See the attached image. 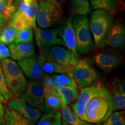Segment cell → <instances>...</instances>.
Masks as SVG:
<instances>
[{"label": "cell", "instance_id": "cell-1", "mask_svg": "<svg viewBox=\"0 0 125 125\" xmlns=\"http://www.w3.org/2000/svg\"><path fill=\"white\" fill-rule=\"evenodd\" d=\"M113 112L112 104L109 90L104 85L89 100L85 106V116L88 122H104Z\"/></svg>", "mask_w": 125, "mask_h": 125}, {"label": "cell", "instance_id": "cell-2", "mask_svg": "<svg viewBox=\"0 0 125 125\" xmlns=\"http://www.w3.org/2000/svg\"><path fill=\"white\" fill-rule=\"evenodd\" d=\"M6 83L13 98L19 96L26 90L27 82L18 64L9 58L0 61Z\"/></svg>", "mask_w": 125, "mask_h": 125}, {"label": "cell", "instance_id": "cell-3", "mask_svg": "<svg viewBox=\"0 0 125 125\" xmlns=\"http://www.w3.org/2000/svg\"><path fill=\"white\" fill-rule=\"evenodd\" d=\"M76 38V51L78 54H89L94 43L89 28V20L85 16H76L72 20Z\"/></svg>", "mask_w": 125, "mask_h": 125}, {"label": "cell", "instance_id": "cell-4", "mask_svg": "<svg viewBox=\"0 0 125 125\" xmlns=\"http://www.w3.org/2000/svg\"><path fill=\"white\" fill-rule=\"evenodd\" d=\"M112 20V13L107 10L96 9L92 12L89 28L96 46H100L110 29Z\"/></svg>", "mask_w": 125, "mask_h": 125}, {"label": "cell", "instance_id": "cell-5", "mask_svg": "<svg viewBox=\"0 0 125 125\" xmlns=\"http://www.w3.org/2000/svg\"><path fill=\"white\" fill-rule=\"evenodd\" d=\"M62 14L60 5L56 0H40L36 21L41 28L52 27L60 19Z\"/></svg>", "mask_w": 125, "mask_h": 125}, {"label": "cell", "instance_id": "cell-6", "mask_svg": "<svg viewBox=\"0 0 125 125\" xmlns=\"http://www.w3.org/2000/svg\"><path fill=\"white\" fill-rule=\"evenodd\" d=\"M71 75L76 85L80 87L93 85L98 78V73L89 61L79 58L73 67Z\"/></svg>", "mask_w": 125, "mask_h": 125}, {"label": "cell", "instance_id": "cell-7", "mask_svg": "<svg viewBox=\"0 0 125 125\" xmlns=\"http://www.w3.org/2000/svg\"><path fill=\"white\" fill-rule=\"evenodd\" d=\"M18 98L30 105L44 112L48 111L44 98L43 86L40 82L32 80L27 82L26 90Z\"/></svg>", "mask_w": 125, "mask_h": 125}, {"label": "cell", "instance_id": "cell-8", "mask_svg": "<svg viewBox=\"0 0 125 125\" xmlns=\"http://www.w3.org/2000/svg\"><path fill=\"white\" fill-rule=\"evenodd\" d=\"M40 53L46 56L58 64L67 68L72 72V69L79 56H76L68 49L59 46L41 48Z\"/></svg>", "mask_w": 125, "mask_h": 125}, {"label": "cell", "instance_id": "cell-9", "mask_svg": "<svg viewBox=\"0 0 125 125\" xmlns=\"http://www.w3.org/2000/svg\"><path fill=\"white\" fill-rule=\"evenodd\" d=\"M101 85L102 84L98 83L89 86L81 87L80 92H79L75 102L71 105L73 111L81 119L87 122L85 114L86 104L89 100L98 91Z\"/></svg>", "mask_w": 125, "mask_h": 125}, {"label": "cell", "instance_id": "cell-10", "mask_svg": "<svg viewBox=\"0 0 125 125\" xmlns=\"http://www.w3.org/2000/svg\"><path fill=\"white\" fill-rule=\"evenodd\" d=\"M93 60L101 70L106 73H110L121 64L122 57L115 52L101 51L94 56Z\"/></svg>", "mask_w": 125, "mask_h": 125}, {"label": "cell", "instance_id": "cell-11", "mask_svg": "<svg viewBox=\"0 0 125 125\" xmlns=\"http://www.w3.org/2000/svg\"><path fill=\"white\" fill-rule=\"evenodd\" d=\"M34 30L36 43L40 49L56 45L64 46V43L59 37L57 29H45L36 26Z\"/></svg>", "mask_w": 125, "mask_h": 125}, {"label": "cell", "instance_id": "cell-12", "mask_svg": "<svg viewBox=\"0 0 125 125\" xmlns=\"http://www.w3.org/2000/svg\"><path fill=\"white\" fill-rule=\"evenodd\" d=\"M8 107L18 112L32 125H35L41 116V111L40 109L30 105L18 98H10L8 100Z\"/></svg>", "mask_w": 125, "mask_h": 125}, {"label": "cell", "instance_id": "cell-13", "mask_svg": "<svg viewBox=\"0 0 125 125\" xmlns=\"http://www.w3.org/2000/svg\"><path fill=\"white\" fill-rule=\"evenodd\" d=\"M109 46L114 49L123 50L125 46V29L121 23L111 26L100 46Z\"/></svg>", "mask_w": 125, "mask_h": 125}, {"label": "cell", "instance_id": "cell-14", "mask_svg": "<svg viewBox=\"0 0 125 125\" xmlns=\"http://www.w3.org/2000/svg\"><path fill=\"white\" fill-rule=\"evenodd\" d=\"M18 64L28 78L41 83L46 74L42 70L37 56L33 55L30 57L18 61Z\"/></svg>", "mask_w": 125, "mask_h": 125}, {"label": "cell", "instance_id": "cell-15", "mask_svg": "<svg viewBox=\"0 0 125 125\" xmlns=\"http://www.w3.org/2000/svg\"><path fill=\"white\" fill-rule=\"evenodd\" d=\"M72 20L73 18L72 17H70L68 20L63 23V24L57 28V30L59 37L64 43V46L72 52L75 55L79 57V54L76 51V38L72 24Z\"/></svg>", "mask_w": 125, "mask_h": 125}, {"label": "cell", "instance_id": "cell-16", "mask_svg": "<svg viewBox=\"0 0 125 125\" xmlns=\"http://www.w3.org/2000/svg\"><path fill=\"white\" fill-rule=\"evenodd\" d=\"M10 57L14 60L20 61L34 55L35 50L31 42H13L9 45Z\"/></svg>", "mask_w": 125, "mask_h": 125}, {"label": "cell", "instance_id": "cell-17", "mask_svg": "<svg viewBox=\"0 0 125 125\" xmlns=\"http://www.w3.org/2000/svg\"><path fill=\"white\" fill-rule=\"evenodd\" d=\"M38 59L43 73L46 74H66L72 76L71 72L65 67L58 64L46 56L39 53Z\"/></svg>", "mask_w": 125, "mask_h": 125}, {"label": "cell", "instance_id": "cell-18", "mask_svg": "<svg viewBox=\"0 0 125 125\" xmlns=\"http://www.w3.org/2000/svg\"><path fill=\"white\" fill-rule=\"evenodd\" d=\"M45 103L48 110L57 111L60 109L62 98L58 91L54 87L42 85Z\"/></svg>", "mask_w": 125, "mask_h": 125}, {"label": "cell", "instance_id": "cell-19", "mask_svg": "<svg viewBox=\"0 0 125 125\" xmlns=\"http://www.w3.org/2000/svg\"><path fill=\"white\" fill-rule=\"evenodd\" d=\"M61 115L62 121L71 125H101L100 123H92L81 119L75 114L70 107L62 101L60 107Z\"/></svg>", "mask_w": 125, "mask_h": 125}, {"label": "cell", "instance_id": "cell-20", "mask_svg": "<svg viewBox=\"0 0 125 125\" xmlns=\"http://www.w3.org/2000/svg\"><path fill=\"white\" fill-rule=\"evenodd\" d=\"M5 125H32L18 112L7 107L4 108Z\"/></svg>", "mask_w": 125, "mask_h": 125}, {"label": "cell", "instance_id": "cell-21", "mask_svg": "<svg viewBox=\"0 0 125 125\" xmlns=\"http://www.w3.org/2000/svg\"><path fill=\"white\" fill-rule=\"evenodd\" d=\"M71 6L73 13L76 16H86L91 12L89 0H71Z\"/></svg>", "mask_w": 125, "mask_h": 125}, {"label": "cell", "instance_id": "cell-22", "mask_svg": "<svg viewBox=\"0 0 125 125\" xmlns=\"http://www.w3.org/2000/svg\"><path fill=\"white\" fill-rule=\"evenodd\" d=\"M57 91L62 98V101L67 105L75 101L79 94L77 88L71 86H62Z\"/></svg>", "mask_w": 125, "mask_h": 125}, {"label": "cell", "instance_id": "cell-23", "mask_svg": "<svg viewBox=\"0 0 125 125\" xmlns=\"http://www.w3.org/2000/svg\"><path fill=\"white\" fill-rule=\"evenodd\" d=\"M109 92L111 97L113 112L115 111L125 110V93L114 89L112 87H111Z\"/></svg>", "mask_w": 125, "mask_h": 125}, {"label": "cell", "instance_id": "cell-24", "mask_svg": "<svg viewBox=\"0 0 125 125\" xmlns=\"http://www.w3.org/2000/svg\"><path fill=\"white\" fill-rule=\"evenodd\" d=\"M90 6L94 9H102L114 13L117 12L115 0H89Z\"/></svg>", "mask_w": 125, "mask_h": 125}, {"label": "cell", "instance_id": "cell-25", "mask_svg": "<svg viewBox=\"0 0 125 125\" xmlns=\"http://www.w3.org/2000/svg\"><path fill=\"white\" fill-rule=\"evenodd\" d=\"M34 32L32 26L17 30L14 42H33Z\"/></svg>", "mask_w": 125, "mask_h": 125}, {"label": "cell", "instance_id": "cell-26", "mask_svg": "<svg viewBox=\"0 0 125 125\" xmlns=\"http://www.w3.org/2000/svg\"><path fill=\"white\" fill-rule=\"evenodd\" d=\"M17 30L12 26L5 27L0 34V42L5 45H9L15 42Z\"/></svg>", "mask_w": 125, "mask_h": 125}, {"label": "cell", "instance_id": "cell-27", "mask_svg": "<svg viewBox=\"0 0 125 125\" xmlns=\"http://www.w3.org/2000/svg\"><path fill=\"white\" fill-rule=\"evenodd\" d=\"M103 125H125V112H112L104 122Z\"/></svg>", "mask_w": 125, "mask_h": 125}, {"label": "cell", "instance_id": "cell-28", "mask_svg": "<svg viewBox=\"0 0 125 125\" xmlns=\"http://www.w3.org/2000/svg\"><path fill=\"white\" fill-rule=\"evenodd\" d=\"M52 77L53 78L56 82L60 85L64 86H71L77 88L75 81L71 76L66 74H52Z\"/></svg>", "mask_w": 125, "mask_h": 125}, {"label": "cell", "instance_id": "cell-29", "mask_svg": "<svg viewBox=\"0 0 125 125\" xmlns=\"http://www.w3.org/2000/svg\"><path fill=\"white\" fill-rule=\"evenodd\" d=\"M0 92L4 96V97L5 98L7 101L9 100L10 98H13V96L9 91L7 83H6L4 73H3L1 62H0Z\"/></svg>", "mask_w": 125, "mask_h": 125}, {"label": "cell", "instance_id": "cell-30", "mask_svg": "<svg viewBox=\"0 0 125 125\" xmlns=\"http://www.w3.org/2000/svg\"><path fill=\"white\" fill-rule=\"evenodd\" d=\"M57 111L48 110L44 112L43 115L40 117L35 125H52Z\"/></svg>", "mask_w": 125, "mask_h": 125}, {"label": "cell", "instance_id": "cell-31", "mask_svg": "<svg viewBox=\"0 0 125 125\" xmlns=\"http://www.w3.org/2000/svg\"><path fill=\"white\" fill-rule=\"evenodd\" d=\"M41 83L42 85H48L54 87L57 90H58L62 86L56 82L54 78L52 77V76H49L47 74L45 75L44 78H43Z\"/></svg>", "mask_w": 125, "mask_h": 125}, {"label": "cell", "instance_id": "cell-32", "mask_svg": "<svg viewBox=\"0 0 125 125\" xmlns=\"http://www.w3.org/2000/svg\"><path fill=\"white\" fill-rule=\"evenodd\" d=\"M112 88L125 93V83L124 79H115L111 84Z\"/></svg>", "mask_w": 125, "mask_h": 125}, {"label": "cell", "instance_id": "cell-33", "mask_svg": "<svg viewBox=\"0 0 125 125\" xmlns=\"http://www.w3.org/2000/svg\"><path fill=\"white\" fill-rule=\"evenodd\" d=\"M10 57V51L6 45L0 42V60Z\"/></svg>", "mask_w": 125, "mask_h": 125}, {"label": "cell", "instance_id": "cell-34", "mask_svg": "<svg viewBox=\"0 0 125 125\" xmlns=\"http://www.w3.org/2000/svg\"><path fill=\"white\" fill-rule=\"evenodd\" d=\"M62 115H61V111L60 109L56 112L55 116H54V122L52 125H62Z\"/></svg>", "mask_w": 125, "mask_h": 125}, {"label": "cell", "instance_id": "cell-35", "mask_svg": "<svg viewBox=\"0 0 125 125\" xmlns=\"http://www.w3.org/2000/svg\"><path fill=\"white\" fill-rule=\"evenodd\" d=\"M4 107L2 103L0 102V119L4 118Z\"/></svg>", "mask_w": 125, "mask_h": 125}, {"label": "cell", "instance_id": "cell-36", "mask_svg": "<svg viewBox=\"0 0 125 125\" xmlns=\"http://www.w3.org/2000/svg\"><path fill=\"white\" fill-rule=\"evenodd\" d=\"M5 18L4 14L0 13V28L3 26V24H4L5 21Z\"/></svg>", "mask_w": 125, "mask_h": 125}, {"label": "cell", "instance_id": "cell-37", "mask_svg": "<svg viewBox=\"0 0 125 125\" xmlns=\"http://www.w3.org/2000/svg\"><path fill=\"white\" fill-rule=\"evenodd\" d=\"M7 4V2H6V1L0 0V12L2 11L3 9H4Z\"/></svg>", "mask_w": 125, "mask_h": 125}, {"label": "cell", "instance_id": "cell-38", "mask_svg": "<svg viewBox=\"0 0 125 125\" xmlns=\"http://www.w3.org/2000/svg\"><path fill=\"white\" fill-rule=\"evenodd\" d=\"M0 102L2 103H6L7 102V100H5V98L4 97V96H2V94L1 93V92H0Z\"/></svg>", "mask_w": 125, "mask_h": 125}, {"label": "cell", "instance_id": "cell-39", "mask_svg": "<svg viewBox=\"0 0 125 125\" xmlns=\"http://www.w3.org/2000/svg\"><path fill=\"white\" fill-rule=\"evenodd\" d=\"M21 1H22V0H15V3H14V4H12V5H13L16 8Z\"/></svg>", "mask_w": 125, "mask_h": 125}, {"label": "cell", "instance_id": "cell-40", "mask_svg": "<svg viewBox=\"0 0 125 125\" xmlns=\"http://www.w3.org/2000/svg\"><path fill=\"white\" fill-rule=\"evenodd\" d=\"M13 1L14 0H8L7 4L6 5V6H7V7H10V6H11L13 4Z\"/></svg>", "mask_w": 125, "mask_h": 125}, {"label": "cell", "instance_id": "cell-41", "mask_svg": "<svg viewBox=\"0 0 125 125\" xmlns=\"http://www.w3.org/2000/svg\"><path fill=\"white\" fill-rule=\"evenodd\" d=\"M0 125H5L4 118L0 119Z\"/></svg>", "mask_w": 125, "mask_h": 125}, {"label": "cell", "instance_id": "cell-42", "mask_svg": "<svg viewBox=\"0 0 125 125\" xmlns=\"http://www.w3.org/2000/svg\"><path fill=\"white\" fill-rule=\"evenodd\" d=\"M62 125H70V124H68V123H67V122H65L64 121H62Z\"/></svg>", "mask_w": 125, "mask_h": 125}, {"label": "cell", "instance_id": "cell-43", "mask_svg": "<svg viewBox=\"0 0 125 125\" xmlns=\"http://www.w3.org/2000/svg\"><path fill=\"white\" fill-rule=\"evenodd\" d=\"M59 1H62V2H67V0H59Z\"/></svg>", "mask_w": 125, "mask_h": 125}, {"label": "cell", "instance_id": "cell-44", "mask_svg": "<svg viewBox=\"0 0 125 125\" xmlns=\"http://www.w3.org/2000/svg\"><path fill=\"white\" fill-rule=\"evenodd\" d=\"M1 31H2V30L1 29V28H0V34H1Z\"/></svg>", "mask_w": 125, "mask_h": 125}, {"label": "cell", "instance_id": "cell-45", "mask_svg": "<svg viewBox=\"0 0 125 125\" xmlns=\"http://www.w3.org/2000/svg\"><path fill=\"white\" fill-rule=\"evenodd\" d=\"M2 1H6V2H7L8 0H2Z\"/></svg>", "mask_w": 125, "mask_h": 125}]
</instances>
